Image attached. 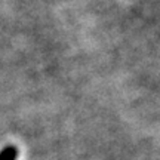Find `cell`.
Here are the masks:
<instances>
[{
    "mask_svg": "<svg viewBox=\"0 0 160 160\" xmlns=\"http://www.w3.org/2000/svg\"><path fill=\"white\" fill-rule=\"evenodd\" d=\"M19 151L15 145H8L0 151V160H17Z\"/></svg>",
    "mask_w": 160,
    "mask_h": 160,
    "instance_id": "6da1fadb",
    "label": "cell"
}]
</instances>
